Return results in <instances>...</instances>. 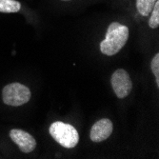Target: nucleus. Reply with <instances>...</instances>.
I'll return each mask as SVG.
<instances>
[{
  "instance_id": "9b49d317",
  "label": "nucleus",
  "mask_w": 159,
  "mask_h": 159,
  "mask_svg": "<svg viewBox=\"0 0 159 159\" xmlns=\"http://www.w3.org/2000/svg\"><path fill=\"white\" fill-rule=\"evenodd\" d=\"M62 1H70V0H62Z\"/></svg>"
},
{
  "instance_id": "9d476101",
  "label": "nucleus",
  "mask_w": 159,
  "mask_h": 159,
  "mask_svg": "<svg viewBox=\"0 0 159 159\" xmlns=\"http://www.w3.org/2000/svg\"><path fill=\"white\" fill-rule=\"evenodd\" d=\"M151 69L152 74L155 77V82L157 88L159 87V53L156 52L154 56L152 57V62H151Z\"/></svg>"
},
{
  "instance_id": "f257e3e1",
  "label": "nucleus",
  "mask_w": 159,
  "mask_h": 159,
  "mask_svg": "<svg viewBox=\"0 0 159 159\" xmlns=\"http://www.w3.org/2000/svg\"><path fill=\"white\" fill-rule=\"evenodd\" d=\"M129 31L126 25L117 21L111 22L107 29L105 39L100 42V52L107 56L118 53L129 39Z\"/></svg>"
},
{
  "instance_id": "423d86ee",
  "label": "nucleus",
  "mask_w": 159,
  "mask_h": 159,
  "mask_svg": "<svg viewBox=\"0 0 159 159\" xmlns=\"http://www.w3.org/2000/svg\"><path fill=\"white\" fill-rule=\"evenodd\" d=\"M112 129V122L108 118H102L93 125L90 132V138L95 143L103 142L111 136Z\"/></svg>"
},
{
  "instance_id": "f03ea898",
  "label": "nucleus",
  "mask_w": 159,
  "mask_h": 159,
  "mask_svg": "<svg viewBox=\"0 0 159 159\" xmlns=\"http://www.w3.org/2000/svg\"><path fill=\"white\" fill-rule=\"evenodd\" d=\"M51 136L63 148L73 149L79 142V134L77 129L70 124L62 121L53 122L49 129Z\"/></svg>"
},
{
  "instance_id": "7ed1b4c3",
  "label": "nucleus",
  "mask_w": 159,
  "mask_h": 159,
  "mask_svg": "<svg viewBox=\"0 0 159 159\" xmlns=\"http://www.w3.org/2000/svg\"><path fill=\"white\" fill-rule=\"evenodd\" d=\"M32 93L27 86L13 82L6 85L2 90V100L4 104L12 107H19L31 100Z\"/></svg>"
},
{
  "instance_id": "1a4fd4ad",
  "label": "nucleus",
  "mask_w": 159,
  "mask_h": 159,
  "mask_svg": "<svg viewBox=\"0 0 159 159\" xmlns=\"http://www.w3.org/2000/svg\"><path fill=\"white\" fill-rule=\"evenodd\" d=\"M149 26L151 29H156L159 26V0L154 3V6L151 11V13L149 14Z\"/></svg>"
},
{
  "instance_id": "6e6552de",
  "label": "nucleus",
  "mask_w": 159,
  "mask_h": 159,
  "mask_svg": "<svg viewBox=\"0 0 159 159\" xmlns=\"http://www.w3.org/2000/svg\"><path fill=\"white\" fill-rule=\"evenodd\" d=\"M21 10V3L17 0H0V12L13 13Z\"/></svg>"
},
{
  "instance_id": "39448f33",
  "label": "nucleus",
  "mask_w": 159,
  "mask_h": 159,
  "mask_svg": "<svg viewBox=\"0 0 159 159\" xmlns=\"http://www.w3.org/2000/svg\"><path fill=\"white\" fill-rule=\"evenodd\" d=\"M10 137L19 150L24 153H30L36 148V140L29 133L19 129H12L10 132Z\"/></svg>"
},
{
  "instance_id": "20e7f679",
  "label": "nucleus",
  "mask_w": 159,
  "mask_h": 159,
  "mask_svg": "<svg viewBox=\"0 0 159 159\" xmlns=\"http://www.w3.org/2000/svg\"><path fill=\"white\" fill-rule=\"evenodd\" d=\"M111 84L115 95L120 99L127 97L133 90L131 76L124 69H118L114 71L111 78Z\"/></svg>"
},
{
  "instance_id": "0eeeda50",
  "label": "nucleus",
  "mask_w": 159,
  "mask_h": 159,
  "mask_svg": "<svg viewBox=\"0 0 159 159\" xmlns=\"http://www.w3.org/2000/svg\"><path fill=\"white\" fill-rule=\"evenodd\" d=\"M156 1L157 0H135V7L137 12L143 17L149 16Z\"/></svg>"
}]
</instances>
